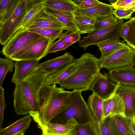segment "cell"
Returning a JSON list of instances; mask_svg holds the SVG:
<instances>
[{
	"mask_svg": "<svg viewBox=\"0 0 135 135\" xmlns=\"http://www.w3.org/2000/svg\"><path fill=\"white\" fill-rule=\"evenodd\" d=\"M74 2L78 8L86 9L94 6L101 2L98 0H82Z\"/></svg>",
	"mask_w": 135,
	"mask_h": 135,
	"instance_id": "cell-39",
	"label": "cell"
},
{
	"mask_svg": "<svg viewBox=\"0 0 135 135\" xmlns=\"http://www.w3.org/2000/svg\"><path fill=\"white\" fill-rule=\"evenodd\" d=\"M75 59L70 53L66 52L54 59L38 64L32 70L50 74L72 64Z\"/></svg>",
	"mask_w": 135,
	"mask_h": 135,
	"instance_id": "cell-11",
	"label": "cell"
},
{
	"mask_svg": "<svg viewBox=\"0 0 135 135\" xmlns=\"http://www.w3.org/2000/svg\"><path fill=\"white\" fill-rule=\"evenodd\" d=\"M75 70L59 84L60 87L67 89L90 90L92 85L98 77L101 69L98 59L89 53L82 55L75 59Z\"/></svg>",
	"mask_w": 135,
	"mask_h": 135,
	"instance_id": "cell-3",
	"label": "cell"
},
{
	"mask_svg": "<svg viewBox=\"0 0 135 135\" xmlns=\"http://www.w3.org/2000/svg\"><path fill=\"white\" fill-rule=\"evenodd\" d=\"M32 1L20 0L14 12L4 23L0 24V43L3 46L15 33Z\"/></svg>",
	"mask_w": 135,
	"mask_h": 135,
	"instance_id": "cell-6",
	"label": "cell"
},
{
	"mask_svg": "<svg viewBox=\"0 0 135 135\" xmlns=\"http://www.w3.org/2000/svg\"><path fill=\"white\" fill-rule=\"evenodd\" d=\"M40 60H29L16 61L15 64V70L11 82L15 84L26 77L38 64Z\"/></svg>",
	"mask_w": 135,
	"mask_h": 135,
	"instance_id": "cell-18",
	"label": "cell"
},
{
	"mask_svg": "<svg viewBox=\"0 0 135 135\" xmlns=\"http://www.w3.org/2000/svg\"><path fill=\"white\" fill-rule=\"evenodd\" d=\"M111 5L115 9L131 10L135 12V0H117Z\"/></svg>",
	"mask_w": 135,
	"mask_h": 135,
	"instance_id": "cell-35",
	"label": "cell"
},
{
	"mask_svg": "<svg viewBox=\"0 0 135 135\" xmlns=\"http://www.w3.org/2000/svg\"><path fill=\"white\" fill-rule=\"evenodd\" d=\"M30 1H42L43 0H29Z\"/></svg>",
	"mask_w": 135,
	"mask_h": 135,
	"instance_id": "cell-44",
	"label": "cell"
},
{
	"mask_svg": "<svg viewBox=\"0 0 135 135\" xmlns=\"http://www.w3.org/2000/svg\"><path fill=\"white\" fill-rule=\"evenodd\" d=\"M28 30L36 33L42 36L50 39L53 43L57 39L59 38L65 28H44L29 29Z\"/></svg>",
	"mask_w": 135,
	"mask_h": 135,
	"instance_id": "cell-30",
	"label": "cell"
},
{
	"mask_svg": "<svg viewBox=\"0 0 135 135\" xmlns=\"http://www.w3.org/2000/svg\"><path fill=\"white\" fill-rule=\"evenodd\" d=\"M135 116V114H134V117Z\"/></svg>",
	"mask_w": 135,
	"mask_h": 135,
	"instance_id": "cell-47",
	"label": "cell"
},
{
	"mask_svg": "<svg viewBox=\"0 0 135 135\" xmlns=\"http://www.w3.org/2000/svg\"><path fill=\"white\" fill-rule=\"evenodd\" d=\"M6 105L4 97V89L0 86V130L2 128L3 121L4 110Z\"/></svg>",
	"mask_w": 135,
	"mask_h": 135,
	"instance_id": "cell-38",
	"label": "cell"
},
{
	"mask_svg": "<svg viewBox=\"0 0 135 135\" xmlns=\"http://www.w3.org/2000/svg\"><path fill=\"white\" fill-rule=\"evenodd\" d=\"M46 7L74 12L78 8L72 0H43Z\"/></svg>",
	"mask_w": 135,
	"mask_h": 135,
	"instance_id": "cell-26",
	"label": "cell"
},
{
	"mask_svg": "<svg viewBox=\"0 0 135 135\" xmlns=\"http://www.w3.org/2000/svg\"><path fill=\"white\" fill-rule=\"evenodd\" d=\"M109 79L119 85L135 86V68L129 65L109 70Z\"/></svg>",
	"mask_w": 135,
	"mask_h": 135,
	"instance_id": "cell-12",
	"label": "cell"
},
{
	"mask_svg": "<svg viewBox=\"0 0 135 135\" xmlns=\"http://www.w3.org/2000/svg\"><path fill=\"white\" fill-rule=\"evenodd\" d=\"M98 62L101 69L109 70L129 65L135 66V50L126 44L106 57H100Z\"/></svg>",
	"mask_w": 135,
	"mask_h": 135,
	"instance_id": "cell-5",
	"label": "cell"
},
{
	"mask_svg": "<svg viewBox=\"0 0 135 135\" xmlns=\"http://www.w3.org/2000/svg\"><path fill=\"white\" fill-rule=\"evenodd\" d=\"M96 135H101L100 125L104 119L103 100L95 94L89 96L87 104Z\"/></svg>",
	"mask_w": 135,
	"mask_h": 135,
	"instance_id": "cell-15",
	"label": "cell"
},
{
	"mask_svg": "<svg viewBox=\"0 0 135 135\" xmlns=\"http://www.w3.org/2000/svg\"><path fill=\"white\" fill-rule=\"evenodd\" d=\"M61 28L66 29L64 25L55 16L46 11L25 30L33 29Z\"/></svg>",
	"mask_w": 135,
	"mask_h": 135,
	"instance_id": "cell-19",
	"label": "cell"
},
{
	"mask_svg": "<svg viewBox=\"0 0 135 135\" xmlns=\"http://www.w3.org/2000/svg\"><path fill=\"white\" fill-rule=\"evenodd\" d=\"M75 69L73 62L64 68L54 73L49 74L44 84V86L54 84H59L68 77Z\"/></svg>",
	"mask_w": 135,
	"mask_h": 135,
	"instance_id": "cell-25",
	"label": "cell"
},
{
	"mask_svg": "<svg viewBox=\"0 0 135 135\" xmlns=\"http://www.w3.org/2000/svg\"><path fill=\"white\" fill-rule=\"evenodd\" d=\"M115 92L123 100L126 117L133 118L135 113V86L118 84Z\"/></svg>",
	"mask_w": 135,
	"mask_h": 135,
	"instance_id": "cell-16",
	"label": "cell"
},
{
	"mask_svg": "<svg viewBox=\"0 0 135 135\" xmlns=\"http://www.w3.org/2000/svg\"><path fill=\"white\" fill-rule=\"evenodd\" d=\"M109 73L100 72L91 86L93 93L103 100L109 98L116 91L118 84L109 80Z\"/></svg>",
	"mask_w": 135,
	"mask_h": 135,
	"instance_id": "cell-10",
	"label": "cell"
},
{
	"mask_svg": "<svg viewBox=\"0 0 135 135\" xmlns=\"http://www.w3.org/2000/svg\"><path fill=\"white\" fill-rule=\"evenodd\" d=\"M33 1L29 6L15 32L25 30L46 11V7L42 1Z\"/></svg>",
	"mask_w": 135,
	"mask_h": 135,
	"instance_id": "cell-14",
	"label": "cell"
},
{
	"mask_svg": "<svg viewBox=\"0 0 135 135\" xmlns=\"http://www.w3.org/2000/svg\"><path fill=\"white\" fill-rule=\"evenodd\" d=\"M119 39L112 38L102 42L97 45L101 53L100 57H106L119 50L126 44Z\"/></svg>",
	"mask_w": 135,
	"mask_h": 135,
	"instance_id": "cell-24",
	"label": "cell"
},
{
	"mask_svg": "<svg viewBox=\"0 0 135 135\" xmlns=\"http://www.w3.org/2000/svg\"><path fill=\"white\" fill-rule=\"evenodd\" d=\"M81 0H74V1L75 2V1H81Z\"/></svg>",
	"mask_w": 135,
	"mask_h": 135,
	"instance_id": "cell-46",
	"label": "cell"
},
{
	"mask_svg": "<svg viewBox=\"0 0 135 135\" xmlns=\"http://www.w3.org/2000/svg\"><path fill=\"white\" fill-rule=\"evenodd\" d=\"M73 99L71 104L65 111L54 118L51 122L64 123L69 119L73 118L76 120L78 124L90 123L95 132L87 104L81 95L83 91L73 90Z\"/></svg>",
	"mask_w": 135,
	"mask_h": 135,
	"instance_id": "cell-4",
	"label": "cell"
},
{
	"mask_svg": "<svg viewBox=\"0 0 135 135\" xmlns=\"http://www.w3.org/2000/svg\"><path fill=\"white\" fill-rule=\"evenodd\" d=\"M49 74L32 70L15 84L13 104L17 114L25 115L38 110L40 91Z\"/></svg>",
	"mask_w": 135,
	"mask_h": 135,
	"instance_id": "cell-2",
	"label": "cell"
},
{
	"mask_svg": "<svg viewBox=\"0 0 135 135\" xmlns=\"http://www.w3.org/2000/svg\"><path fill=\"white\" fill-rule=\"evenodd\" d=\"M52 43L50 39L42 36L18 52L9 59L15 61L40 60L47 55L48 50Z\"/></svg>",
	"mask_w": 135,
	"mask_h": 135,
	"instance_id": "cell-7",
	"label": "cell"
},
{
	"mask_svg": "<svg viewBox=\"0 0 135 135\" xmlns=\"http://www.w3.org/2000/svg\"><path fill=\"white\" fill-rule=\"evenodd\" d=\"M134 12L131 10H123L119 9H115L113 15L115 17L119 20L131 18V15Z\"/></svg>",
	"mask_w": 135,
	"mask_h": 135,
	"instance_id": "cell-40",
	"label": "cell"
},
{
	"mask_svg": "<svg viewBox=\"0 0 135 135\" xmlns=\"http://www.w3.org/2000/svg\"><path fill=\"white\" fill-rule=\"evenodd\" d=\"M130 125L132 135H135V123L134 122L133 118H131Z\"/></svg>",
	"mask_w": 135,
	"mask_h": 135,
	"instance_id": "cell-42",
	"label": "cell"
},
{
	"mask_svg": "<svg viewBox=\"0 0 135 135\" xmlns=\"http://www.w3.org/2000/svg\"><path fill=\"white\" fill-rule=\"evenodd\" d=\"M117 21L112 14L97 17H95V30L108 27Z\"/></svg>",
	"mask_w": 135,
	"mask_h": 135,
	"instance_id": "cell-32",
	"label": "cell"
},
{
	"mask_svg": "<svg viewBox=\"0 0 135 135\" xmlns=\"http://www.w3.org/2000/svg\"><path fill=\"white\" fill-rule=\"evenodd\" d=\"M29 115L18 119L0 130V135H23L29 127L32 119Z\"/></svg>",
	"mask_w": 135,
	"mask_h": 135,
	"instance_id": "cell-20",
	"label": "cell"
},
{
	"mask_svg": "<svg viewBox=\"0 0 135 135\" xmlns=\"http://www.w3.org/2000/svg\"><path fill=\"white\" fill-rule=\"evenodd\" d=\"M133 120L134 121V122L135 123V116L133 118Z\"/></svg>",
	"mask_w": 135,
	"mask_h": 135,
	"instance_id": "cell-45",
	"label": "cell"
},
{
	"mask_svg": "<svg viewBox=\"0 0 135 135\" xmlns=\"http://www.w3.org/2000/svg\"><path fill=\"white\" fill-rule=\"evenodd\" d=\"M72 44L59 39L51 44L48 50L47 54L65 50Z\"/></svg>",
	"mask_w": 135,
	"mask_h": 135,
	"instance_id": "cell-37",
	"label": "cell"
},
{
	"mask_svg": "<svg viewBox=\"0 0 135 135\" xmlns=\"http://www.w3.org/2000/svg\"><path fill=\"white\" fill-rule=\"evenodd\" d=\"M111 116L121 135H132L130 125L132 118L119 114Z\"/></svg>",
	"mask_w": 135,
	"mask_h": 135,
	"instance_id": "cell-28",
	"label": "cell"
},
{
	"mask_svg": "<svg viewBox=\"0 0 135 135\" xmlns=\"http://www.w3.org/2000/svg\"><path fill=\"white\" fill-rule=\"evenodd\" d=\"M73 90L67 91L54 84L42 87L41 90L38 110L29 114L41 130L72 104Z\"/></svg>",
	"mask_w": 135,
	"mask_h": 135,
	"instance_id": "cell-1",
	"label": "cell"
},
{
	"mask_svg": "<svg viewBox=\"0 0 135 135\" xmlns=\"http://www.w3.org/2000/svg\"><path fill=\"white\" fill-rule=\"evenodd\" d=\"M129 30L128 24L126 22H124L122 25L119 31V34L120 37L123 40L127 36Z\"/></svg>",
	"mask_w": 135,
	"mask_h": 135,
	"instance_id": "cell-41",
	"label": "cell"
},
{
	"mask_svg": "<svg viewBox=\"0 0 135 135\" xmlns=\"http://www.w3.org/2000/svg\"><path fill=\"white\" fill-rule=\"evenodd\" d=\"M100 129L101 135H121L111 116L103 120Z\"/></svg>",
	"mask_w": 135,
	"mask_h": 135,
	"instance_id": "cell-29",
	"label": "cell"
},
{
	"mask_svg": "<svg viewBox=\"0 0 135 135\" xmlns=\"http://www.w3.org/2000/svg\"><path fill=\"white\" fill-rule=\"evenodd\" d=\"M109 1L111 4L115 3L117 0H107Z\"/></svg>",
	"mask_w": 135,
	"mask_h": 135,
	"instance_id": "cell-43",
	"label": "cell"
},
{
	"mask_svg": "<svg viewBox=\"0 0 135 135\" xmlns=\"http://www.w3.org/2000/svg\"><path fill=\"white\" fill-rule=\"evenodd\" d=\"M42 36L28 30L17 31L3 46L1 51L2 54L6 58L10 59L27 45Z\"/></svg>",
	"mask_w": 135,
	"mask_h": 135,
	"instance_id": "cell-9",
	"label": "cell"
},
{
	"mask_svg": "<svg viewBox=\"0 0 135 135\" xmlns=\"http://www.w3.org/2000/svg\"><path fill=\"white\" fill-rule=\"evenodd\" d=\"M103 105L104 119L109 116L118 114L126 117L123 100L115 92L109 98L103 100Z\"/></svg>",
	"mask_w": 135,
	"mask_h": 135,
	"instance_id": "cell-17",
	"label": "cell"
},
{
	"mask_svg": "<svg viewBox=\"0 0 135 135\" xmlns=\"http://www.w3.org/2000/svg\"></svg>",
	"mask_w": 135,
	"mask_h": 135,
	"instance_id": "cell-48",
	"label": "cell"
},
{
	"mask_svg": "<svg viewBox=\"0 0 135 135\" xmlns=\"http://www.w3.org/2000/svg\"><path fill=\"white\" fill-rule=\"evenodd\" d=\"M20 0H0V24L5 22L15 10Z\"/></svg>",
	"mask_w": 135,
	"mask_h": 135,
	"instance_id": "cell-27",
	"label": "cell"
},
{
	"mask_svg": "<svg viewBox=\"0 0 135 135\" xmlns=\"http://www.w3.org/2000/svg\"><path fill=\"white\" fill-rule=\"evenodd\" d=\"M76 135H96L93 127L90 123L78 124Z\"/></svg>",
	"mask_w": 135,
	"mask_h": 135,
	"instance_id": "cell-36",
	"label": "cell"
},
{
	"mask_svg": "<svg viewBox=\"0 0 135 135\" xmlns=\"http://www.w3.org/2000/svg\"><path fill=\"white\" fill-rule=\"evenodd\" d=\"M80 32L77 30L75 31L67 30L63 33L59 40L73 44L80 40Z\"/></svg>",
	"mask_w": 135,
	"mask_h": 135,
	"instance_id": "cell-34",
	"label": "cell"
},
{
	"mask_svg": "<svg viewBox=\"0 0 135 135\" xmlns=\"http://www.w3.org/2000/svg\"><path fill=\"white\" fill-rule=\"evenodd\" d=\"M78 123L74 118L64 123L49 122L41 129L42 135H76Z\"/></svg>",
	"mask_w": 135,
	"mask_h": 135,
	"instance_id": "cell-13",
	"label": "cell"
},
{
	"mask_svg": "<svg viewBox=\"0 0 135 135\" xmlns=\"http://www.w3.org/2000/svg\"><path fill=\"white\" fill-rule=\"evenodd\" d=\"M46 11L55 16L64 26L67 30H77L73 12L46 7Z\"/></svg>",
	"mask_w": 135,
	"mask_h": 135,
	"instance_id": "cell-22",
	"label": "cell"
},
{
	"mask_svg": "<svg viewBox=\"0 0 135 135\" xmlns=\"http://www.w3.org/2000/svg\"><path fill=\"white\" fill-rule=\"evenodd\" d=\"M124 21V19L119 20L110 26L88 33L79 41V46L85 50L90 46L97 45L106 40L114 38L119 39V31Z\"/></svg>",
	"mask_w": 135,
	"mask_h": 135,
	"instance_id": "cell-8",
	"label": "cell"
},
{
	"mask_svg": "<svg viewBox=\"0 0 135 135\" xmlns=\"http://www.w3.org/2000/svg\"><path fill=\"white\" fill-rule=\"evenodd\" d=\"M15 64L13 61L9 59L0 58V86H2L8 72H11L13 71Z\"/></svg>",
	"mask_w": 135,
	"mask_h": 135,
	"instance_id": "cell-31",
	"label": "cell"
},
{
	"mask_svg": "<svg viewBox=\"0 0 135 135\" xmlns=\"http://www.w3.org/2000/svg\"><path fill=\"white\" fill-rule=\"evenodd\" d=\"M73 13L77 29L81 34L89 33L95 30V17L89 16L77 11Z\"/></svg>",
	"mask_w": 135,
	"mask_h": 135,
	"instance_id": "cell-21",
	"label": "cell"
},
{
	"mask_svg": "<svg viewBox=\"0 0 135 135\" xmlns=\"http://www.w3.org/2000/svg\"><path fill=\"white\" fill-rule=\"evenodd\" d=\"M111 5L100 2L92 7L86 8H78L76 11L92 17L113 14L114 10Z\"/></svg>",
	"mask_w": 135,
	"mask_h": 135,
	"instance_id": "cell-23",
	"label": "cell"
},
{
	"mask_svg": "<svg viewBox=\"0 0 135 135\" xmlns=\"http://www.w3.org/2000/svg\"><path fill=\"white\" fill-rule=\"evenodd\" d=\"M129 27V32L126 37L124 40L126 44L135 50V17L130 18L126 22Z\"/></svg>",
	"mask_w": 135,
	"mask_h": 135,
	"instance_id": "cell-33",
	"label": "cell"
}]
</instances>
